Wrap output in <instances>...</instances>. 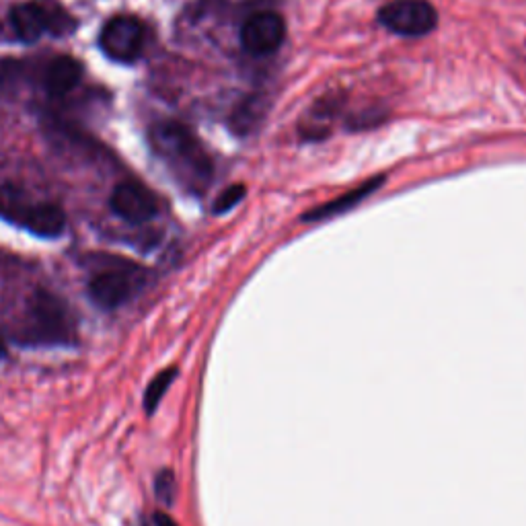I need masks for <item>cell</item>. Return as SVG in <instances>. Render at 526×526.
Wrapping results in <instances>:
<instances>
[{
	"label": "cell",
	"instance_id": "5bb4252c",
	"mask_svg": "<svg viewBox=\"0 0 526 526\" xmlns=\"http://www.w3.org/2000/svg\"><path fill=\"white\" fill-rule=\"evenodd\" d=\"M155 526H177V522L171 516H167L163 512H157L155 514Z\"/></svg>",
	"mask_w": 526,
	"mask_h": 526
},
{
	"label": "cell",
	"instance_id": "52a82bcc",
	"mask_svg": "<svg viewBox=\"0 0 526 526\" xmlns=\"http://www.w3.org/2000/svg\"><path fill=\"white\" fill-rule=\"evenodd\" d=\"M286 37V23L278 13L251 15L241 27V44L255 58L274 54Z\"/></svg>",
	"mask_w": 526,
	"mask_h": 526
},
{
	"label": "cell",
	"instance_id": "8992f818",
	"mask_svg": "<svg viewBox=\"0 0 526 526\" xmlns=\"http://www.w3.org/2000/svg\"><path fill=\"white\" fill-rule=\"evenodd\" d=\"M103 54L114 62H136L144 46V27L132 15H118L109 19L99 35Z\"/></svg>",
	"mask_w": 526,
	"mask_h": 526
},
{
	"label": "cell",
	"instance_id": "30bf717a",
	"mask_svg": "<svg viewBox=\"0 0 526 526\" xmlns=\"http://www.w3.org/2000/svg\"><path fill=\"white\" fill-rule=\"evenodd\" d=\"M83 79V66L72 56H58L52 60L44 74V89L52 97H64Z\"/></svg>",
	"mask_w": 526,
	"mask_h": 526
},
{
	"label": "cell",
	"instance_id": "9a60e30c",
	"mask_svg": "<svg viewBox=\"0 0 526 526\" xmlns=\"http://www.w3.org/2000/svg\"><path fill=\"white\" fill-rule=\"evenodd\" d=\"M5 340H3V335H0V358H3L5 356Z\"/></svg>",
	"mask_w": 526,
	"mask_h": 526
},
{
	"label": "cell",
	"instance_id": "9c48e42d",
	"mask_svg": "<svg viewBox=\"0 0 526 526\" xmlns=\"http://www.w3.org/2000/svg\"><path fill=\"white\" fill-rule=\"evenodd\" d=\"M387 181L385 175H377L372 177L368 181H364L362 185H358L356 190L335 198L323 206H317L313 210H309L307 214H303V222H321V220H327V218H333V216H340L352 208H356L360 202H364L368 196H372L374 192L379 190V187Z\"/></svg>",
	"mask_w": 526,
	"mask_h": 526
},
{
	"label": "cell",
	"instance_id": "6da1fadb",
	"mask_svg": "<svg viewBox=\"0 0 526 526\" xmlns=\"http://www.w3.org/2000/svg\"><path fill=\"white\" fill-rule=\"evenodd\" d=\"M150 144L177 179L192 192H204L212 179V161L200 140L179 122H161L150 130Z\"/></svg>",
	"mask_w": 526,
	"mask_h": 526
},
{
	"label": "cell",
	"instance_id": "4fadbf2b",
	"mask_svg": "<svg viewBox=\"0 0 526 526\" xmlns=\"http://www.w3.org/2000/svg\"><path fill=\"white\" fill-rule=\"evenodd\" d=\"M173 492H175L173 473H171V471L159 473V477H157V496H159V500L165 502V504H171Z\"/></svg>",
	"mask_w": 526,
	"mask_h": 526
},
{
	"label": "cell",
	"instance_id": "3957f363",
	"mask_svg": "<svg viewBox=\"0 0 526 526\" xmlns=\"http://www.w3.org/2000/svg\"><path fill=\"white\" fill-rule=\"evenodd\" d=\"M11 27L25 44H35L46 33L62 35L77 27V21L60 9H50L42 3H21L11 11Z\"/></svg>",
	"mask_w": 526,
	"mask_h": 526
},
{
	"label": "cell",
	"instance_id": "8fae6325",
	"mask_svg": "<svg viewBox=\"0 0 526 526\" xmlns=\"http://www.w3.org/2000/svg\"><path fill=\"white\" fill-rule=\"evenodd\" d=\"M175 374H177V368H167L161 374H157V377L153 379V383L148 385V389L144 393V409H146V413H155V409L161 403L163 395L171 387Z\"/></svg>",
	"mask_w": 526,
	"mask_h": 526
},
{
	"label": "cell",
	"instance_id": "ba28073f",
	"mask_svg": "<svg viewBox=\"0 0 526 526\" xmlns=\"http://www.w3.org/2000/svg\"><path fill=\"white\" fill-rule=\"evenodd\" d=\"M109 206L126 222L142 224L153 220L159 212V202L146 185L138 181H122L109 198Z\"/></svg>",
	"mask_w": 526,
	"mask_h": 526
},
{
	"label": "cell",
	"instance_id": "277c9868",
	"mask_svg": "<svg viewBox=\"0 0 526 526\" xmlns=\"http://www.w3.org/2000/svg\"><path fill=\"white\" fill-rule=\"evenodd\" d=\"M379 21L397 35L422 37L436 29L438 13L428 0H391L381 7Z\"/></svg>",
	"mask_w": 526,
	"mask_h": 526
},
{
	"label": "cell",
	"instance_id": "7a4b0ae2",
	"mask_svg": "<svg viewBox=\"0 0 526 526\" xmlns=\"http://www.w3.org/2000/svg\"><path fill=\"white\" fill-rule=\"evenodd\" d=\"M74 323L66 303L50 292H35L29 300L21 340L27 344H68Z\"/></svg>",
	"mask_w": 526,
	"mask_h": 526
},
{
	"label": "cell",
	"instance_id": "7c38bea8",
	"mask_svg": "<svg viewBox=\"0 0 526 526\" xmlns=\"http://www.w3.org/2000/svg\"><path fill=\"white\" fill-rule=\"evenodd\" d=\"M245 185H231V187H227V190H224L218 198H216V202H214V214H224V212H229V210H233L235 206H239V202L245 198Z\"/></svg>",
	"mask_w": 526,
	"mask_h": 526
},
{
	"label": "cell",
	"instance_id": "5b68a950",
	"mask_svg": "<svg viewBox=\"0 0 526 526\" xmlns=\"http://www.w3.org/2000/svg\"><path fill=\"white\" fill-rule=\"evenodd\" d=\"M142 286V270L134 266L109 268L97 272L89 282V298L105 311L122 307Z\"/></svg>",
	"mask_w": 526,
	"mask_h": 526
}]
</instances>
